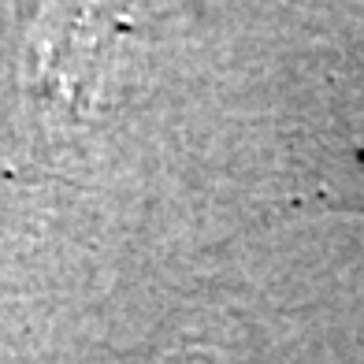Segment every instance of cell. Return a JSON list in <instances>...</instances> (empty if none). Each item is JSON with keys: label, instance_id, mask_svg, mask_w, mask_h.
Instances as JSON below:
<instances>
[{"label": "cell", "instance_id": "obj_1", "mask_svg": "<svg viewBox=\"0 0 364 364\" xmlns=\"http://www.w3.org/2000/svg\"><path fill=\"white\" fill-rule=\"evenodd\" d=\"M130 15L115 0H38L15 45V108L38 149L68 145L101 119L108 82L119 68Z\"/></svg>", "mask_w": 364, "mask_h": 364}]
</instances>
